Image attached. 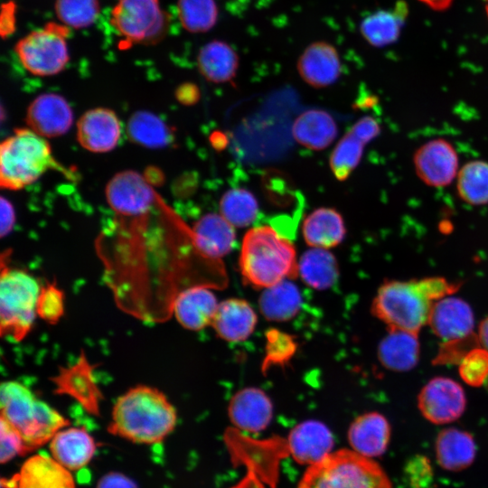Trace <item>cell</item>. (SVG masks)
I'll return each mask as SVG.
<instances>
[{
	"label": "cell",
	"instance_id": "cell-40",
	"mask_svg": "<svg viewBox=\"0 0 488 488\" xmlns=\"http://www.w3.org/2000/svg\"><path fill=\"white\" fill-rule=\"evenodd\" d=\"M459 374L466 384L482 386L488 378V351L482 346L471 350L459 364Z\"/></svg>",
	"mask_w": 488,
	"mask_h": 488
},
{
	"label": "cell",
	"instance_id": "cell-31",
	"mask_svg": "<svg viewBox=\"0 0 488 488\" xmlns=\"http://www.w3.org/2000/svg\"><path fill=\"white\" fill-rule=\"evenodd\" d=\"M298 275L310 287L324 290L337 281L339 267L335 257L328 249L313 248L301 256Z\"/></svg>",
	"mask_w": 488,
	"mask_h": 488
},
{
	"label": "cell",
	"instance_id": "cell-13",
	"mask_svg": "<svg viewBox=\"0 0 488 488\" xmlns=\"http://www.w3.org/2000/svg\"><path fill=\"white\" fill-rule=\"evenodd\" d=\"M6 488H75L70 471L52 456L36 454L30 456L18 474L10 479H2Z\"/></svg>",
	"mask_w": 488,
	"mask_h": 488
},
{
	"label": "cell",
	"instance_id": "cell-3",
	"mask_svg": "<svg viewBox=\"0 0 488 488\" xmlns=\"http://www.w3.org/2000/svg\"><path fill=\"white\" fill-rule=\"evenodd\" d=\"M0 408L1 418L20 433L27 452L50 442L58 431L70 425L58 410L15 380L1 384Z\"/></svg>",
	"mask_w": 488,
	"mask_h": 488
},
{
	"label": "cell",
	"instance_id": "cell-4",
	"mask_svg": "<svg viewBox=\"0 0 488 488\" xmlns=\"http://www.w3.org/2000/svg\"><path fill=\"white\" fill-rule=\"evenodd\" d=\"M297 488L393 487L386 472L372 458L344 448L309 465Z\"/></svg>",
	"mask_w": 488,
	"mask_h": 488
},
{
	"label": "cell",
	"instance_id": "cell-11",
	"mask_svg": "<svg viewBox=\"0 0 488 488\" xmlns=\"http://www.w3.org/2000/svg\"><path fill=\"white\" fill-rule=\"evenodd\" d=\"M418 405L426 419L444 425L457 420L463 415L466 399L459 383L449 378L436 377L420 390Z\"/></svg>",
	"mask_w": 488,
	"mask_h": 488
},
{
	"label": "cell",
	"instance_id": "cell-5",
	"mask_svg": "<svg viewBox=\"0 0 488 488\" xmlns=\"http://www.w3.org/2000/svg\"><path fill=\"white\" fill-rule=\"evenodd\" d=\"M51 169H61L45 137L31 128H18L0 145V185L20 190Z\"/></svg>",
	"mask_w": 488,
	"mask_h": 488
},
{
	"label": "cell",
	"instance_id": "cell-21",
	"mask_svg": "<svg viewBox=\"0 0 488 488\" xmlns=\"http://www.w3.org/2000/svg\"><path fill=\"white\" fill-rule=\"evenodd\" d=\"M347 437L353 451L366 457H378L388 448L390 426L379 412L364 413L352 422Z\"/></svg>",
	"mask_w": 488,
	"mask_h": 488
},
{
	"label": "cell",
	"instance_id": "cell-29",
	"mask_svg": "<svg viewBox=\"0 0 488 488\" xmlns=\"http://www.w3.org/2000/svg\"><path fill=\"white\" fill-rule=\"evenodd\" d=\"M197 66L207 80L224 83L235 77L239 68V56L229 43L214 40L200 49Z\"/></svg>",
	"mask_w": 488,
	"mask_h": 488
},
{
	"label": "cell",
	"instance_id": "cell-50",
	"mask_svg": "<svg viewBox=\"0 0 488 488\" xmlns=\"http://www.w3.org/2000/svg\"><path fill=\"white\" fill-rule=\"evenodd\" d=\"M477 335L480 345L488 351V316L480 323Z\"/></svg>",
	"mask_w": 488,
	"mask_h": 488
},
{
	"label": "cell",
	"instance_id": "cell-33",
	"mask_svg": "<svg viewBox=\"0 0 488 488\" xmlns=\"http://www.w3.org/2000/svg\"><path fill=\"white\" fill-rule=\"evenodd\" d=\"M461 201L472 206L488 204V162L475 159L460 167L455 178Z\"/></svg>",
	"mask_w": 488,
	"mask_h": 488
},
{
	"label": "cell",
	"instance_id": "cell-35",
	"mask_svg": "<svg viewBox=\"0 0 488 488\" xmlns=\"http://www.w3.org/2000/svg\"><path fill=\"white\" fill-rule=\"evenodd\" d=\"M221 214L234 227L251 224L258 212V201L247 189L234 188L227 191L220 201Z\"/></svg>",
	"mask_w": 488,
	"mask_h": 488
},
{
	"label": "cell",
	"instance_id": "cell-1",
	"mask_svg": "<svg viewBox=\"0 0 488 488\" xmlns=\"http://www.w3.org/2000/svg\"><path fill=\"white\" fill-rule=\"evenodd\" d=\"M176 423V409L161 390L136 385L117 399L108 431L136 444L152 445L162 442Z\"/></svg>",
	"mask_w": 488,
	"mask_h": 488
},
{
	"label": "cell",
	"instance_id": "cell-7",
	"mask_svg": "<svg viewBox=\"0 0 488 488\" xmlns=\"http://www.w3.org/2000/svg\"><path fill=\"white\" fill-rule=\"evenodd\" d=\"M41 286L30 274L2 264L0 278V331L2 336L23 340L31 331Z\"/></svg>",
	"mask_w": 488,
	"mask_h": 488
},
{
	"label": "cell",
	"instance_id": "cell-10",
	"mask_svg": "<svg viewBox=\"0 0 488 488\" xmlns=\"http://www.w3.org/2000/svg\"><path fill=\"white\" fill-rule=\"evenodd\" d=\"M413 166L426 185L442 188L450 185L459 171V157L455 146L445 138L428 140L413 154Z\"/></svg>",
	"mask_w": 488,
	"mask_h": 488
},
{
	"label": "cell",
	"instance_id": "cell-14",
	"mask_svg": "<svg viewBox=\"0 0 488 488\" xmlns=\"http://www.w3.org/2000/svg\"><path fill=\"white\" fill-rule=\"evenodd\" d=\"M28 127L43 137H56L68 132L73 113L68 101L55 93H43L29 105L25 117Z\"/></svg>",
	"mask_w": 488,
	"mask_h": 488
},
{
	"label": "cell",
	"instance_id": "cell-45",
	"mask_svg": "<svg viewBox=\"0 0 488 488\" xmlns=\"http://www.w3.org/2000/svg\"><path fill=\"white\" fill-rule=\"evenodd\" d=\"M364 144L375 138L380 131V126L371 117H364L359 119L350 129Z\"/></svg>",
	"mask_w": 488,
	"mask_h": 488
},
{
	"label": "cell",
	"instance_id": "cell-20",
	"mask_svg": "<svg viewBox=\"0 0 488 488\" xmlns=\"http://www.w3.org/2000/svg\"><path fill=\"white\" fill-rule=\"evenodd\" d=\"M228 412L232 424L237 428L257 433L269 425L273 417V406L263 390L257 388H246L231 398Z\"/></svg>",
	"mask_w": 488,
	"mask_h": 488
},
{
	"label": "cell",
	"instance_id": "cell-15",
	"mask_svg": "<svg viewBox=\"0 0 488 488\" xmlns=\"http://www.w3.org/2000/svg\"><path fill=\"white\" fill-rule=\"evenodd\" d=\"M120 136V121L109 108L89 109L77 123V139L80 145L89 152H109L117 146Z\"/></svg>",
	"mask_w": 488,
	"mask_h": 488
},
{
	"label": "cell",
	"instance_id": "cell-37",
	"mask_svg": "<svg viewBox=\"0 0 488 488\" xmlns=\"http://www.w3.org/2000/svg\"><path fill=\"white\" fill-rule=\"evenodd\" d=\"M365 145L351 130L340 139L330 156V167L337 180H346L358 166Z\"/></svg>",
	"mask_w": 488,
	"mask_h": 488
},
{
	"label": "cell",
	"instance_id": "cell-41",
	"mask_svg": "<svg viewBox=\"0 0 488 488\" xmlns=\"http://www.w3.org/2000/svg\"><path fill=\"white\" fill-rule=\"evenodd\" d=\"M481 346L478 335H469L444 341L433 360L434 365L460 364L465 355L474 348Z\"/></svg>",
	"mask_w": 488,
	"mask_h": 488
},
{
	"label": "cell",
	"instance_id": "cell-2",
	"mask_svg": "<svg viewBox=\"0 0 488 488\" xmlns=\"http://www.w3.org/2000/svg\"><path fill=\"white\" fill-rule=\"evenodd\" d=\"M244 281L256 288H267L298 276L293 243L270 226L255 227L245 234L239 259Z\"/></svg>",
	"mask_w": 488,
	"mask_h": 488
},
{
	"label": "cell",
	"instance_id": "cell-38",
	"mask_svg": "<svg viewBox=\"0 0 488 488\" xmlns=\"http://www.w3.org/2000/svg\"><path fill=\"white\" fill-rule=\"evenodd\" d=\"M55 12L61 23L74 29L91 25L99 14V0H56Z\"/></svg>",
	"mask_w": 488,
	"mask_h": 488
},
{
	"label": "cell",
	"instance_id": "cell-49",
	"mask_svg": "<svg viewBox=\"0 0 488 488\" xmlns=\"http://www.w3.org/2000/svg\"><path fill=\"white\" fill-rule=\"evenodd\" d=\"M177 96L182 102L190 104L193 103L198 99L199 91L196 86L192 84H185L178 89Z\"/></svg>",
	"mask_w": 488,
	"mask_h": 488
},
{
	"label": "cell",
	"instance_id": "cell-9",
	"mask_svg": "<svg viewBox=\"0 0 488 488\" xmlns=\"http://www.w3.org/2000/svg\"><path fill=\"white\" fill-rule=\"evenodd\" d=\"M110 23L123 38V47L155 43L165 35L169 26L168 15L159 0H117Z\"/></svg>",
	"mask_w": 488,
	"mask_h": 488
},
{
	"label": "cell",
	"instance_id": "cell-47",
	"mask_svg": "<svg viewBox=\"0 0 488 488\" xmlns=\"http://www.w3.org/2000/svg\"><path fill=\"white\" fill-rule=\"evenodd\" d=\"M1 236L5 237L9 234L14 225L15 215L14 210L11 202L5 199L1 198Z\"/></svg>",
	"mask_w": 488,
	"mask_h": 488
},
{
	"label": "cell",
	"instance_id": "cell-17",
	"mask_svg": "<svg viewBox=\"0 0 488 488\" xmlns=\"http://www.w3.org/2000/svg\"><path fill=\"white\" fill-rule=\"evenodd\" d=\"M296 68L302 80L317 89L333 84L342 71L336 48L326 42L309 44L299 56Z\"/></svg>",
	"mask_w": 488,
	"mask_h": 488
},
{
	"label": "cell",
	"instance_id": "cell-18",
	"mask_svg": "<svg viewBox=\"0 0 488 488\" xmlns=\"http://www.w3.org/2000/svg\"><path fill=\"white\" fill-rule=\"evenodd\" d=\"M210 288L202 285L192 286L176 295L171 311L182 326L199 331L211 325L219 303Z\"/></svg>",
	"mask_w": 488,
	"mask_h": 488
},
{
	"label": "cell",
	"instance_id": "cell-39",
	"mask_svg": "<svg viewBox=\"0 0 488 488\" xmlns=\"http://www.w3.org/2000/svg\"><path fill=\"white\" fill-rule=\"evenodd\" d=\"M64 314V294L55 283H47L41 287L36 314L50 324H57Z\"/></svg>",
	"mask_w": 488,
	"mask_h": 488
},
{
	"label": "cell",
	"instance_id": "cell-23",
	"mask_svg": "<svg viewBox=\"0 0 488 488\" xmlns=\"http://www.w3.org/2000/svg\"><path fill=\"white\" fill-rule=\"evenodd\" d=\"M192 239L199 252L206 258L220 260L232 249L235 230L221 214L208 213L194 224Z\"/></svg>",
	"mask_w": 488,
	"mask_h": 488
},
{
	"label": "cell",
	"instance_id": "cell-8",
	"mask_svg": "<svg viewBox=\"0 0 488 488\" xmlns=\"http://www.w3.org/2000/svg\"><path fill=\"white\" fill-rule=\"evenodd\" d=\"M69 28L51 22L19 40L14 50L24 69L36 76H52L63 70L70 60Z\"/></svg>",
	"mask_w": 488,
	"mask_h": 488
},
{
	"label": "cell",
	"instance_id": "cell-51",
	"mask_svg": "<svg viewBox=\"0 0 488 488\" xmlns=\"http://www.w3.org/2000/svg\"><path fill=\"white\" fill-rule=\"evenodd\" d=\"M427 5L428 7L436 10V11H443L447 9L453 0H418Z\"/></svg>",
	"mask_w": 488,
	"mask_h": 488
},
{
	"label": "cell",
	"instance_id": "cell-42",
	"mask_svg": "<svg viewBox=\"0 0 488 488\" xmlns=\"http://www.w3.org/2000/svg\"><path fill=\"white\" fill-rule=\"evenodd\" d=\"M0 440L2 464L9 462L16 455L28 453L20 433L3 418L0 420Z\"/></svg>",
	"mask_w": 488,
	"mask_h": 488
},
{
	"label": "cell",
	"instance_id": "cell-26",
	"mask_svg": "<svg viewBox=\"0 0 488 488\" xmlns=\"http://www.w3.org/2000/svg\"><path fill=\"white\" fill-rule=\"evenodd\" d=\"M338 134L333 117L323 109H308L292 126V135L301 145L319 151L328 147Z\"/></svg>",
	"mask_w": 488,
	"mask_h": 488
},
{
	"label": "cell",
	"instance_id": "cell-36",
	"mask_svg": "<svg viewBox=\"0 0 488 488\" xmlns=\"http://www.w3.org/2000/svg\"><path fill=\"white\" fill-rule=\"evenodd\" d=\"M177 13L183 27L191 33L210 31L218 19L215 0H178Z\"/></svg>",
	"mask_w": 488,
	"mask_h": 488
},
{
	"label": "cell",
	"instance_id": "cell-28",
	"mask_svg": "<svg viewBox=\"0 0 488 488\" xmlns=\"http://www.w3.org/2000/svg\"><path fill=\"white\" fill-rule=\"evenodd\" d=\"M302 232L307 245L328 249L343 240L346 229L342 215L336 210L323 207L305 217Z\"/></svg>",
	"mask_w": 488,
	"mask_h": 488
},
{
	"label": "cell",
	"instance_id": "cell-30",
	"mask_svg": "<svg viewBox=\"0 0 488 488\" xmlns=\"http://www.w3.org/2000/svg\"><path fill=\"white\" fill-rule=\"evenodd\" d=\"M408 7L398 2L390 10H380L368 15L361 23V33L371 45L381 47L395 42L400 33Z\"/></svg>",
	"mask_w": 488,
	"mask_h": 488
},
{
	"label": "cell",
	"instance_id": "cell-46",
	"mask_svg": "<svg viewBox=\"0 0 488 488\" xmlns=\"http://www.w3.org/2000/svg\"><path fill=\"white\" fill-rule=\"evenodd\" d=\"M96 488H137V485L127 475L117 472H110L99 480Z\"/></svg>",
	"mask_w": 488,
	"mask_h": 488
},
{
	"label": "cell",
	"instance_id": "cell-16",
	"mask_svg": "<svg viewBox=\"0 0 488 488\" xmlns=\"http://www.w3.org/2000/svg\"><path fill=\"white\" fill-rule=\"evenodd\" d=\"M334 446L331 430L322 422L310 419L296 425L288 434L286 447L294 460L314 465L330 453Z\"/></svg>",
	"mask_w": 488,
	"mask_h": 488
},
{
	"label": "cell",
	"instance_id": "cell-34",
	"mask_svg": "<svg viewBox=\"0 0 488 488\" xmlns=\"http://www.w3.org/2000/svg\"><path fill=\"white\" fill-rule=\"evenodd\" d=\"M129 139L148 148H162L173 140L172 130L156 115L148 111H136L128 119Z\"/></svg>",
	"mask_w": 488,
	"mask_h": 488
},
{
	"label": "cell",
	"instance_id": "cell-12",
	"mask_svg": "<svg viewBox=\"0 0 488 488\" xmlns=\"http://www.w3.org/2000/svg\"><path fill=\"white\" fill-rule=\"evenodd\" d=\"M52 380L57 394L70 396L89 413L99 414L102 394L94 377V366L84 354L75 363L60 369Z\"/></svg>",
	"mask_w": 488,
	"mask_h": 488
},
{
	"label": "cell",
	"instance_id": "cell-25",
	"mask_svg": "<svg viewBox=\"0 0 488 488\" xmlns=\"http://www.w3.org/2000/svg\"><path fill=\"white\" fill-rule=\"evenodd\" d=\"M437 464L446 471L459 472L469 467L476 455L473 436L455 427L444 428L436 438Z\"/></svg>",
	"mask_w": 488,
	"mask_h": 488
},
{
	"label": "cell",
	"instance_id": "cell-43",
	"mask_svg": "<svg viewBox=\"0 0 488 488\" xmlns=\"http://www.w3.org/2000/svg\"><path fill=\"white\" fill-rule=\"evenodd\" d=\"M267 362H283L293 354L296 344L289 335L273 330L267 334Z\"/></svg>",
	"mask_w": 488,
	"mask_h": 488
},
{
	"label": "cell",
	"instance_id": "cell-48",
	"mask_svg": "<svg viewBox=\"0 0 488 488\" xmlns=\"http://www.w3.org/2000/svg\"><path fill=\"white\" fill-rule=\"evenodd\" d=\"M1 31L2 35L11 33L14 29V5L12 3H7L3 5L1 17Z\"/></svg>",
	"mask_w": 488,
	"mask_h": 488
},
{
	"label": "cell",
	"instance_id": "cell-24",
	"mask_svg": "<svg viewBox=\"0 0 488 488\" xmlns=\"http://www.w3.org/2000/svg\"><path fill=\"white\" fill-rule=\"evenodd\" d=\"M257 314L242 299L230 298L219 303L212 327L223 340L237 343L246 340L254 331Z\"/></svg>",
	"mask_w": 488,
	"mask_h": 488
},
{
	"label": "cell",
	"instance_id": "cell-19",
	"mask_svg": "<svg viewBox=\"0 0 488 488\" xmlns=\"http://www.w3.org/2000/svg\"><path fill=\"white\" fill-rule=\"evenodd\" d=\"M427 324L444 341L461 338L474 333V313L463 299L446 296L434 302Z\"/></svg>",
	"mask_w": 488,
	"mask_h": 488
},
{
	"label": "cell",
	"instance_id": "cell-44",
	"mask_svg": "<svg viewBox=\"0 0 488 488\" xmlns=\"http://www.w3.org/2000/svg\"><path fill=\"white\" fill-rule=\"evenodd\" d=\"M411 488H425L432 480L433 472L429 460L423 455L412 457L405 468Z\"/></svg>",
	"mask_w": 488,
	"mask_h": 488
},
{
	"label": "cell",
	"instance_id": "cell-32",
	"mask_svg": "<svg viewBox=\"0 0 488 488\" xmlns=\"http://www.w3.org/2000/svg\"><path fill=\"white\" fill-rule=\"evenodd\" d=\"M261 314L270 321H286L300 309L302 297L297 286L287 279L265 288L259 297Z\"/></svg>",
	"mask_w": 488,
	"mask_h": 488
},
{
	"label": "cell",
	"instance_id": "cell-22",
	"mask_svg": "<svg viewBox=\"0 0 488 488\" xmlns=\"http://www.w3.org/2000/svg\"><path fill=\"white\" fill-rule=\"evenodd\" d=\"M52 456L70 471L86 466L96 452V442L85 427H64L50 441Z\"/></svg>",
	"mask_w": 488,
	"mask_h": 488
},
{
	"label": "cell",
	"instance_id": "cell-27",
	"mask_svg": "<svg viewBox=\"0 0 488 488\" xmlns=\"http://www.w3.org/2000/svg\"><path fill=\"white\" fill-rule=\"evenodd\" d=\"M420 344L418 333L399 329H389L378 347V358L389 370L407 371L418 362Z\"/></svg>",
	"mask_w": 488,
	"mask_h": 488
},
{
	"label": "cell",
	"instance_id": "cell-52",
	"mask_svg": "<svg viewBox=\"0 0 488 488\" xmlns=\"http://www.w3.org/2000/svg\"><path fill=\"white\" fill-rule=\"evenodd\" d=\"M485 11H486L487 17H488V0H486Z\"/></svg>",
	"mask_w": 488,
	"mask_h": 488
},
{
	"label": "cell",
	"instance_id": "cell-6",
	"mask_svg": "<svg viewBox=\"0 0 488 488\" xmlns=\"http://www.w3.org/2000/svg\"><path fill=\"white\" fill-rule=\"evenodd\" d=\"M434 302L425 278L389 280L378 289L371 312L389 329L418 334L419 330L427 324Z\"/></svg>",
	"mask_w": 488,
	"mask_h": 488
}]
</instances>
